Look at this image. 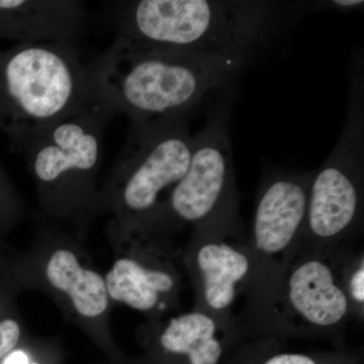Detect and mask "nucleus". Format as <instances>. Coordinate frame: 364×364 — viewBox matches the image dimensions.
Listing matches in <instances>:
<instances>
[{
    "label": "nucleus",
    "mask_w": 364,
    "mask_h": 364,
    "mask_svg": "<svg viewBox=\"0 0 364 364\" xmlns=\"http://www.w3.org/2000/svg\"><path fill=\"white\" fill-rule=\"evenodd\" d=\"M116 4V36L140 47L208 56H253L310 4L136 0Z\"/></svg>",
    "instance_id": "1"
},
{
    "label": "nucleus",
    "mask_w": 364,
    "mask_h": 364,
    "mask_svg": "<svg viewBox=\"0 0 364 364\" xmlns=\"http://www.w3.org/2000/svg\"><path fill=\"white\" fill-rule=\"evenodd\" d=\"M251 57L147 49L114 38L88 65L95 95L114 114L149 121L191 112L210 91L227 85Z\"/></svg>",
    "instance_id": "2"
},
{
    "label": "nucleus",
    "mask_w": 364,
    "mask_h": 364,
    "mask_svg": "<svg viewBox=\"0 0 364 364\" xmlns=\"http://www.w3.org/2000/svg\"><path fill=\"white\" fill-rule=\"evenodd\" d=\"M76 45L16 44L0 51V131L23 154L47 129L95 97Z\"/></svg>",
    "instance_id": "3"
},
{
    "label": "nucleus",
    "mask_w": 364,
    "mask_h": 364,
    "mask_svg": "<svg viewBox=\"0 0 364 364\" xmlns=\"http://www.w3.org/2000/svg\"><path fill=\"white\" fill-rule=\"evenodd\" d=\"M191 112L149 121L131 122L116 158L112 186L121 208L144 214L154 208L160 193L181 181L191 161Z\"/></svg>",
    "instance_id": "4"
},
{
    "label": "nucleus",
    "mask_w": 364,
    "mask_h": 364,
    "mask_svg": "<svg viewBox=\"0 0 364 364\" xmlns=\"http://www.w3.org/2000/svg\"><path fill=\"white\" fill-rule=\"evenodd\" d=\"M363 160L364 91L354 86L338 143L311 182L306 221L315 236L332 238L353 224L360 205Z\"/></svg>",
    "instance_id": "5"
},
{
    "label": "nucleus",
    "mask_w": 364,
    "mask_h": 364,
    "mask_svg": "<svg viewBox=\"0 0 364 364\" xmlns=\"http://www.w3.org/2000/svg\"><path fill=\"white\" fill-rule=\"evenodd\" d=\"M230 107L223 105L193 136L188 168L169 198L172 213L186 222L213 214L226 193L233 171Z\"/></svg>",
    "instance_id": "6"
},
{
    "label": "nucleus",
    "mask_w": 364,
    "mask_h": 364,
    "mask_svg": "<svg viewBox=\"0 0 364 364\" xmlns=\"http://www.w3.org/2000/svg\"><path fill=\"white\" fill-rule=\"evenodd\" d=\"M87 21L79 0H0V40L76 45Z\"/></svg>",
    "instance_id": "7"
},
{
    "label": "nucleus",
    "mask_w": 364,
    "mask_h": 364,
    "mask_svg": "<svg viewBox=\"0 0 364 364\" xmlns=\"http://www.w3.org/2000/svg\"><path fill=\"white\" fill-rule=\"evenodd\" d=\"M305 179L279 176L267 184L256 208V246L277 253L289 246L306 219L309 191Z\"/></svg>",
    "instance_id": "8"
},
{
    "label": "nucleus",
    "mask_w": 364,
    "mask_h": 364,
    "mask_svg": "<svg viewBox=\"0 0 364 364\" xmlns=\"http://www.w3.org/2000/svg\"><path fill=\"white\" fill-rule=\"evenodd\" d=\"M289 299L304 318L318 326L336 324L348 306L330 268L317 260L308 261L294 270L289 279Z\"/></svg>",
    "instance_id": "9"
},
{
    "label": "nucleus",
    "mask_w": 364,
    "mask_h": 364,
    "mask_svg": "<svg viewBox=\"0 0 364 364\" xmlns=\"http://www.w3.org/2000/svg\"><path fill=\"white\" fill-rule=\"evenodd\" d=\"M50 284L70 296L80 315L95 318L109 306L105 282L92 270L85 269L71 251H56L47 265Z\"/></svg>",
    "instance_id": "10"
},
{
    "label": "nucleus",
    "mask_w": 364,
    "mask_h": 364,
    "mask_svg": "<svg viewBox=\"0 0 364 364\" xmlns=\"http://www.w3.org/2000/svg\"><path fill=\"white\" fill-rule=\"evenodd\" d=\"M112 299L139 311L156 306L160 293L173 287V279L164 272L147 269L135 260H117L105 280Z\"/></svg>",
    "instance_id": "11"
},
{
    "label": "nucleus",
    "mask_w": 364,
    "mask_h": 364,
    "mask_svg": "<svg viewBox=\"0 0 364 364\" xmlns=\"http://www.w3.org/2000/svg\"><path fill=\"white\" fill-rule=\"evenodd\" d=\"M205 280V301L210 308L223 310L231 305L235 284L248 272L246 256L227 244L208 243L198 254Z\"/></svg>",
    "instance_id": "12"
},
{
    "label": "nucleus",
    "mask_w": 364,
    "mask_h": 364,
    "mask_svg": "<svg viewBox=\"0 0 364 364\" xmlns=\"http://www.w3.org/2000/svg\"><path fill=\"white\" fill-rule=\"evenodd\" d=\"M215 332L212 318L205 314H186L170 321L161 343L166 350L188 355L191 364H217L222 347Z\"/></svg>",
    "instance_id": "13"
},
{
    "label": "nucleus",
    "mask_w": 364,
    "mask_h": 364,
    "mask_svg": "<svg viewBox=\"0 0 364 364\" xmlns=\"http://www.w3.org/2000/svg\"><path fill=\"white\" fill-rule=\"evenodd\" d=\"M20 336V326L16 321L9 318L0 323V359L13 350Z\"/></svg>",
    "instance_id": "14"
},
{
    "label": "nucleus",
    "mask_w": 364,
    "mask_h": 364,
    "mask_svg": "<svg viewBox=\"0 0 364 364\" xmlns=\"http://www.w3.org/2000/svg\"><path fill=\"white\" fill-rule=\"evenodd\" d=\"M11 184L4 167L0 164V217H4V213L7 210H11Z\"/></svg>",
    "instance_id": "15"
},
{
    "label": "nucleus",
    "mask_w": 364,
    "mask_h": 364,
    "mask_svg": "<svg viewBox=\"0 0 364 364\" xmlns=\"http://www.w3.org/2000/svg\"><path fill=\"white\" fill-rule=\"evenodd\" d=\"M265 364H316L312 358L301 354H280L270 358Z\"/></svg>",
    "instance_id": "16"
},
{
    "label": "nucleus",
    "mask_w": 364,
    "mask_h": 364,
    "mask_svg": "<svg viewBox=\"0 0 364 364\" xmlns=\"http://www.w3.org/2000/svg\"><path fill=\"white\" fill-rule=\"evenodd\" d=\"M351 294L353 298L358 301V303H363L364 301V267H360L358 272L354 273L351 279Z\"/></svg>",
    "instance_id": "17"
},
{
    "label": "nucleus",
    "mask_w": 364,
    "mask_h": 364,
    "mask_svg": "<svg viewBox=\"0 0 364 364\" xmlns=\"http://www.w3.org/2000/svg\"><path fill=\"white\" fill-rule=\"evenodd\" d=\"M361 0H334V1L322 2V7L326 9H338V11H354L363 7Z\"/></svg>",
    "instance_id": "18"
},
{
    "label": "nucleus",
    "mask_w": 364,
    "mask_h": 364,
    "mask_svg": "<svg viewBox=\"0 0 364 364\" xmlns=\"http://www.w3.org/2000/svg\"><path fill=\"white\" fill-rule=\"evenodd\" d=\"M4 364H31L25 352L16 351L6 358ZM36 364V363H35Z\"/></svg>",
    "instance_id": "19"
}]
</instances>
